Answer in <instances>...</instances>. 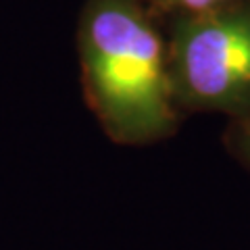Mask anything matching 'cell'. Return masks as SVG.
<instances>
[{"label": "cell", "instance_id": "cell-2", "mask_svg": "<svg viewBox=\"0 0 250 250\" xmlns=\"http://www.w3.org/2000/svg\"><path fill=\"white\" fill-rule=\"evenodd\" d=\"M167 61L179 108L248 113L250 9L223 4L186 19Z\"/></svg>", "mask_w": 250, "mask_h": 250}, {"label": "cell", "instance_id": "cell-1", "mask_svg": "<svg viewBox=\"0 0 250 250\" xmlns=\"http://www.w3.org/2000/svg\"><path fill=\"white\" fill-rule=\"evenodd\" d=\"M80 52L85 100L113 142L140 146L173 134L179 106L167 50L140 0H90Z\"/></svg>", "mask_w": 250, "mask_h": 250}, {"label": "cell", "instance_id": "cell-3", "mask_svg": "<svg viewBox=\"0 0 250 250\" xmlns=\"http://www.w3.org/2000/svg\"><path fill=\"white\" fill-rule=\"evenodd\" d=\"M228 144L231 152L250 169V111L240 117H233L228 134Z\"/></svg>", "mask_w": 250, "mask_h": 250}]
</instances>
